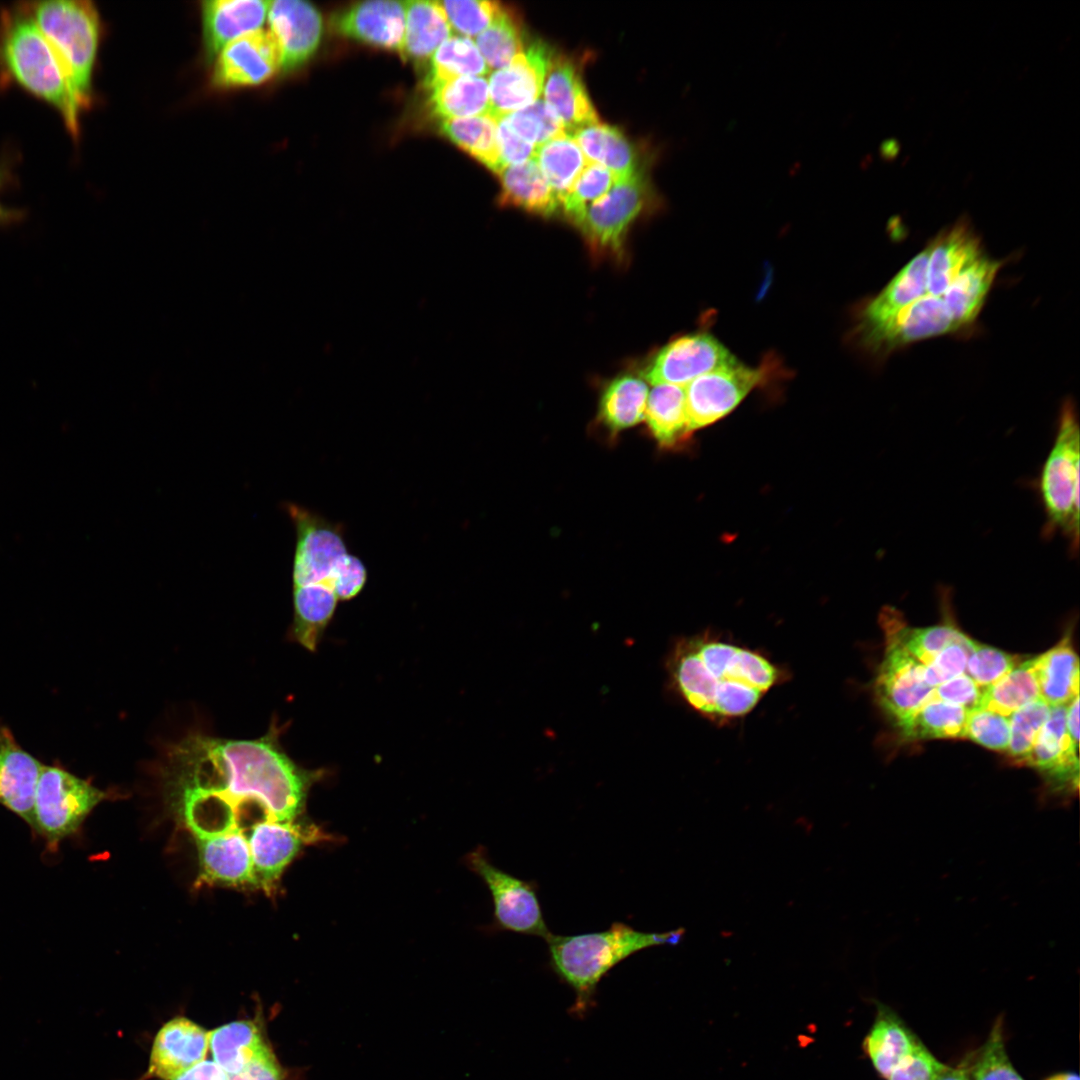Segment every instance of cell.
<instances>
[{
	"mask_svg": "<svg viewBox=\"0 0 1080 1080\" xmlns=\"http://www.w3.org/2000/svg\"><path fill=\"white\" fill-rule=\"evenodd\" d=\"M161 771L166 800L194 838L296 821L324 775L297 765L274 729L257 739L192 733L169 747Z\"/></svg>",
	"mask_w": 1080,
	"mask_h": 1080,
	"instance_id": "6da1fadb",
	"label": "cell"
},
{
	"mask_svg": "<svg viewBox=\"0 0 1080 1080\" xmlns=\"http://www.w3.org/2000/svg\"><path fill=\"white\" fill-rule=\"evenodd\" d=\"M284 510L295 529L292 561V635L314 651L339 602L357 597L368 579L365 563L350 553L345 526L293 502Z\"/></svg>",
	"mask_w": 1080,
	"mask_h": 1080,
	"instance_id": "7a4b0ae2",
	"label": "cell"
},
{
	"mask_svg": "<svg viewBox=\"0 0 1080 1080\" xmlns=\"http://www.w3.org/2000/svg\"><path fill=\"white\" fill-rule=\"evenodd\" d=\"M677 695L706 718L723 721L752 711L784 680V672L757 651L711 633L679 639L666 661Z\"/></svg>",
	"mask_w": 1080,
	"mask_h": 1080,
	"instance_id": "3957f363",
	"label": "cell"
},
{
	"mask_svg": "<svg viewBox=\"0 0 1080 1080\" xmlns=\"http://www.w3.org/2000/svg\"><path fill=\"white\" fill-rule=\"evenodd\" d=\"M12 87L51 107L78 141L83 112L56 52L20 2L0 7V90Z\"/></svg>",
	"mask_w": 1080,
	"mask_h": 1080,
	"instance_id": "277c9868",
	"label": "cell"
},
{
	"mask_svg": "<svg viewBox=\"0 0 1080 1080\" xmlns=\"http://www.w3.org/2000/svg\"><path fill=\"white\" fill-rule=\"evenodd\" d=\"M685 932L684 928L644 932L614 922L604 931L569 936L551 934L545 941L552 970L574 990L575 1009L584 1011L598 983L614 966L641 950L677 945Z\"/></svg>",
	"mask_w": 1080,
	"mask_h": 1080,
	"instance_id": "5b68a950",
	"label": "cell"
},
{
	"mask_svg": "<svg viewBox=\"0 0 1080 1080\" xmlns=\"http://www.w3.org/2000/svg\"><path fill=\"white\" fill-rule=\"evenodd\" d=\"M60 59L82 112L94 102V72L102 24L87 0L20 1Z\"/></svg>",
	"mask_w": 1080,
	"mask_h": 1080,
	"instance_id": "8992f818",
	"label": "cell"
},
{
	"mask_svg": "<svg viewBox=\"0 0 1080 1080\" xmlns=\"http://www.w3.org/2000/svg\"><path fill=\"white\" fill-rule=\"evenodd\" d=\"M1079 462L1080 432L1071 400L1060 410L1052 447L1042 465L1037 488L1045 513L1042 535L1061 534L1072 555L1079 548Z\"/></svg>",
	"mask_w": 1080,
	"mask_h": 1080,
	"instance_id": "52a82bcc",
	"label": "cell"
},
{
	"mask_svg": "<svg viewBox=\"0 0 1080 1080\" xmlns=\"http://www.w3.org/2000/svg\"><path fill=\"white\" fill-rule=\"evenodd\" d=\"M107 798L106 791L75 775L57 760L44 764L37 784L31 829L44 839L49 850L56 851Z\"/></svg>",
	"mask_w": 1080,
	"mask_h": 1080,
	"instance_id": "ba28073f",
	"label": "cell"
},
{
	"mask_svg": "<svg viewBox=\"0 0 1080 1080\" xmlns=\"http://www.w3.org/2000/svg\"><path fill=\"white\" fill-rule=\"evenodd\" d=\"M654 199L646 171L640 167L589 205L576 227L594 254L623 260L632 224Z\"/></svg>",
	"mask_w": 1080,
	"mask_h": 1080,
	"instance_id": "9c48e42d",
	"label": "cell"
},
{
	"mask_svg": "<svg viewBox=\"0 0 1080 1080\" xmlns=\"http://www.w3.org/2000/svg\"><path fill=\"white\" fill-rule=\"evenodd\" d=\"M466 862L491 893L497 929L547 940L552 933L545 922L534 881H525L499 869L483 847L470 852Z\"/></svg>",
	"mask_w": 1080,
	"mask_h": 1080,
	"instance_id": "30bf717a",
	"label": "cell"
},
{
	"mask_svg": "<svg viewBox=\"0 0 1080 1080\" xmlns=\"http://www.w3.org/2000/svg\"><path fill=\"white\" fill-rule=\"evenodd\" d=\"M252 857L255 889L268 895L299 852L307 845L327 841L329 835L313 823L261 819L245 830Z\"/></svg>",
	"mask_w": 1080,
	"mask_h": 1080,
	"instance_id": "8fae6325",
	"label": "cell"
},
{
	"mask_svg": "<svg viewBox=\"0 0 1080 1080\" xmlns=\"http://www.w3.org/2000/svg\"><path fill=\"white\" fill-rule=\"evenodd\" d=\"M874 684V697L895 726L934 697V688L924 680V665L911 656L891 635Z\"/></svg>",
	"mask_w": 1080,
	"mask_h": 1080,
	"instance_id": "7c38bea8",
	"label": "cell"
},
{
	"mask_svg": "<svg viewBox=\"0 0 1080 1080\" xmlns=\"http://www.w3.org/2000/svg\"><path fill=\"white\" fill-rule=\"evenodd\" d=\"M766 376L761 368L737 362L691 381L685 386L689 431L713 424L729 414Z\"/></svg>",
	"mask_w": 1080,
	"mask_h": 1080,
	"instance_id": "4fadbf2b",
	"label": "cell"
},
{
	"mask_svg": "<svg viewBox=\"0 0 1080 1080\" xmlns=\"http://www.w3.org/2000/svg\"><path fill=\"white\" fill-rule=\"evenodd\" d=\"M737 362L715 337L696 333L678 337L662 347L647 364L643 375L653 385L685 387L701 375Z\"/></svg>",
	"mask_w": 1080,
	"mask_h": 1080,
	"instance_id": "5bb4252c",
	"label": "cell"
},
{
	"mask_svg": "<svg viewBox=\"0 0 1080 1080\" xmlns=\"http://www.w3.org/2000/svg\"><path fill=\"white\" fill-rule=\"evenodd\" d=\"M214 60L211 83L219 89L257 86L281 70L279 46L261 29L231 41Z\"/></svg>",
	"mask_w": 1080,
	"mask_h": 1080,
	"instance_id": "9a60e30c",
	"label": "cell"
},
{
	"mask_svg": "<svg viewBox=\"0 0 1080 1080\" xmlns=\"http://www.w3.org/2000/svg\"><path fill=\"white\" fill-rule=\"evenodd\" d=\"M941 297L925 295L886 323L858 331L861 343L875 354H889L907 344L958 330Z\"/></svg>",
	"mask_w": 1080,
	"mask_h": 1080,
	"instance_id": "2e32d148",
	"label": "cell"
},
{
	"mask_svg": "<svg viewBox=\"0 0 1080 1080\" xmlns=\"http://www.w3.org/2000/svg\"><path fill=\"white\" fill-rule=\"evenodd\" d=\"M1067 704L1051 705L1050 714L1023 765L1038 769L1051 792L1072 795L1078 791V745L1067 732Z\"/></svg>",
	"mask_w": 1080,
	"mask_h": 1080,
	"instance_id": "e0dca14e",
	"label": "cell"
},
{
	"mask_svg": "<svg viewBox=\"0 0 1080 1080\" xmlns=\"http://www.w3.org/2000/svg\"><path fill=\"white\" fill-rule=\"evenodd\" d=\"M551 52L545 43L535 40L527 46L525 53L491 74L488 81L490 115L498 119L538 100Z\"/></svg>",
	"mask_w": 1080,
	"mask_h": 1080,
	"instance_id": "ac0fdd59",
	"label": "cell"
},
{
	"mask_svg": "<svg viewBox=\"0 0 1080 1080\" xmlns=\"http://www.w3.org/2000/svg\"><path fill=\"white\" fill-rule=\"evenodd\" d=\"M269 32L281 52V70L292 71L316 52L322 36V18L309 2L301 0L269 1Z\"/></svg>",
	"mask_w": 1080,
	"mask_h": 1080,
	"instance_id": "d6986e66",
	"label": "cell"
},
{
	"mask_svg": "<svg viewBox=\"0 0 1080 1080\" xmlns=\"http://www.w3.org/2000/svg\"><path fill=\"white\" fill-rule=\"evenodd\" d=\"M194 839L199 860L198 885L255 888L251 852L242 828Z\"/></svg>",
	"mask_w": 1080,
	"mask_h": 1080,
	"instance_id": "ffe728a7",
	"label": "cell"
},
{
	"mask_svg": "<svg viewBox=\"0 0 1080 1080\" xmlns=\"http://www.w3.org/2000/svg\"><path fill=\"white\" fill-rule=\"evenodd\" d=\"M43 765L20 746L10 728L0 721V805L30 827Z\"/></svg>",
	"mask_w": 1080,
	"mask_h": 1080,
	"instance_id": "44dd1931",
	"label": "cell"
},
{
	"mask_svg": "<svg viewBox=\"0 0 1080 1080\" xmlns=\"http://www.w3.org/2000/svg\"><path fill=\"white\" fill-rule=\"evenodd\" d=\"M332 27L343 36L400 53L405 31L404 2L356 3L337 13Z\"/></svg>",
	"mask_w": 1080,
	"mask_h": 1080,
	"instance_id": "7402d4cb",
	"label": "cell"
},
{
	"mask_svg": "<svg viewBox=\"0 0 1080 1080\" xmlns=\"http://www.w3.org/2000/svg\"><path fill=\"white\" fill-rule=\"evenodd\" d=\"M208 1048L209 1032L188 1018L175 1017L154 1038L148 1075L174 1080L205 1060Z\"/></svg>",
	"mask_w": 1080,
	"mask_h": 1080,
	"instance_id": "603a6c76",
	"label": "cell"
},
{
	"mask_svg": "<svg viewBox=\"0 0 1080 1080\" xmlns=\"http://www.w3.org/2000/svg\"><path fill=\"white\" fill-rule=\"evenodd\" d=\"M544 102L557 115L568 134L599 122L576 63L551 52L543 83Z\"/></svg>",
	"mask_w": 1080,
	"mask_h": 1080,
	"instance_id": "cb8c5ba5",
	"label": "cell"
},
{
	"mask_svg": "<svg viewBox=\"0 0 1080 1080\" xmlns=\"http://www.w3.org/2000/svg\"><path fill=\"white\" fill-rule=\"evenodd\" d=\"M927 246V293L935 297H941L984 254L979 237L965 219L940 231Z\"/></svg>",
	"mask_w": 1080,
	"mask_h": 1080,
	"instance_id": "d4e9b609",
	"label": "cell"
},
{
	"mask_svg": "<svg viewBox=\"0 0 1080 1080\" xmlns=\"http://www.w3.org/2000/svg\"><path fill=\"white\" fill-rule=\"evenodd\" d=\"M269 1L208 0L201 2L202 42L207 62L220 50L245 34L260 30L268 14Z\"/></svg>",
	"mask_w": 1080,
	"mask_h": 1080,
	"instance_id": "484cf974",
	"label": "cell"
},
{
	"mask_svg": "<svg viewBox=\"0 0 1080 1080\" xmlns=\"http://www.w3.org/2000/svg\"><path fill=\"white\" fill-rule=\"evenodd\" d=\"M929 249L926 246L916 254L862 309L858 331L880 326L927 295V262Z\"/></svg>",
	"mask_w": 1080,
	"mask_h": 1080,
	"instance_id": "4316f807",
	"label": "cell"
},
{
	"mask_svg": "<svg viewBox=\"0 0 1080 1080\" xmlns=\"http://www.w3.org/2000/svg\"><path fill=\"white\" fill-rule=\"evenodd\" d=\"M498 176L501 190L497 201L500 206L520 208L542 217H552L560 211L559 201L534 157L504 167Z\"/></svg>",
	"mask_w": 1080,
	"mask_h": 1080,
	"instance_id": "83f0119b",
	"label": "cell"
},
{
	"mask_svg": "<svg viewBox=\"0 0 1080 1080\" xmlns=\"http://www.w3.org/2000/svg\"><path fill=\"white\" fill-rule=\"evenodd\" d=\"M1001 266L1000 260L983 254L942 294L941 299L959 329L974 322Z\"/></svg>",
	"mask_w": 1080,
	"mask_h": 1080,
	"instance_id": "f1b7e54d",
	"label": "cell"
},
{
	"mask_svg": "<svg viewBox=\"0 0 1080 1080\" xmlns=\"http://www.w3.org/2000/svg\"><path fill=\"white\" fill-rule=\"evenodd\" d=\"M405 31L401 56L424 61L452 36V28L438 1H405Z\"/></svg>",
	"mask_w": 1080,
	"mask_h": 1080,
	"instance_id": "f546056e",
	"label": "cell"
},
{
	"mask_svg": "<svg viewBox=\"0 0 1080 1080\" xmlns=\"http://www.w3.org/2000/svg\"><path fill=\"white\" fill-rule=\"evenodd\" d=\"M588 162L599 163L617 179L627 177L640 168L637 152L615 126L600 122L583 126L571 134Z\"/></svg>",
	"mask_w": 1080,
	"mask_h": 1080,
	"instance_id": "4dcf8cb0",
	"label": "cell"
},
{
	"mask_svg": "<svg viewBox=\"0 0 1080 1080\" xmlns=\"http://www.w3.org/2000/svg\"><path fill=\"white\" fill-rule=\"evenodd\" d=\"M921 1041L888 1007L878 1004L877 1017L864 1048L877 1072L885 1079Z\"/></svg>",
	"mask_w": 1080,
	"mask_h": 1080,
	"instance_id": "1f68e13d",
	"label": "cell"
},
{
	"mask_svg": "<svg viewBox=\"0 0 1080 1080\" xmlns=\"http://www.w3.org/2000/svg\"><path fill=\"white\" fill-rule=\"evenodd\" d=\"M430 110L442 121L490 114L488 81L483 76H464L429 89Z\"/></svg>",
	"mask_w": 1080,
	"mask_h": 1080,
	"instance_id": "d6a6232c",
	"label": "cell"
},
{
	"mask_svg": "<svg viewBox=\"0 0 1080 1080\" xmlns=\"http://www.w3.org/2000/svg\"><path fill=\"white\" fill-rule=\"evenodd\" d=\"M1040 697L1050 705L1069 703L1079 695V661L1068 636L1035 657Z\"/></svg>",
	"mask_w": 1080,
	"mask_h": 1080,
	"instance_id": "836d02e7",
	"label": "cell"
},
{
	"mask_svg": "<svg viewBox=\"0 0 1080 1080\" xmlns=\"http://www.w3.org/2000/svg\"><path fill=\"white\" fill-rule=\"evenodd\" d=\"M648 394L641 377L625 374L613 379L600 398L601 424L613 434L638 424L645 417Z\"/></svg>",
	"mask_w": 1080,
	"mask_h": 1080,
	"instance_id": "e575fe53",
	"label": "cell"
},
{
	"mask_svg": "<svg viewBox=\"0 0 1080 1080\" xmlns=\"http://www.w3.org/2000/svg\"><path fill=\"white\" fill-rule=\"evenodd\" d=\"M880 623L885 634L893 636L911 656L924 666L931 663L947 645L965 635L952 623L921 628L908 627L903 615L891 606L882 608Z\"/></svg>",
	"mask_w": 1080,
	"mask_h": 1080,
	"instance_id": "d590c367",
	"label": "cell"
},
{
	"mask_svg": "<svg viewBox=\"0 0 1080 1080\" xmlns=\"http://www.w3.org/2000/svg\"><path fill=\"white\" fill-rule=\"evenodd\" d=\"M645 417L648 428L663 447H671L688 433L685 387L658 384L648 394Z\"/></svg>",
	"mask_w": 1080,
	"mask_h": 1080,
	"instance_id": "8d00e7d4",
	"label": "cell"
},
{
	"mask_svg": "<svg viewBox=\"0 0 1080 1080\" xmlns=\"http://www.w3.org/2000/svg\"><path fill=\"white\" fill-rule=\"evenodd\" d=\"M214 1061L228 1074L243 1069L269 1048L258 1026L251 1021H235L209 1032Z\"/></svg>",
	"mask_w": 1080,
	"mask_h": 1080,
	"instance_id": "74e56055",
	"label": "cell"
},
{
	"mask_svg": "<svg viewBox=\"0 0 1080 1080\" xmlns=\"http://www.w3.org/2000/svg\"><path fill=\"white\" fill-rule=\"evenodd\" d=\"M441 133L485 167L502 170L497 120L490 114L442 121Z\"/></svg>",
	"mask_w": 1080,
	"mask_h": 1080,
	"instance_id": "f35d334b",
	"label": "cell"
},
{
	"mask_svg": "<svg viewBox=\"0 0 1080 1080\" xmlns=\"http://www.w3.org/2000/svg\"><path fill=\"white\" fill-rule=\"evenodd\" d=\"M534 159L559 204L588 162L576 141L568 133L537 146Z\"/></svg>",
	"mask_w": 1080,
	"mask_h": 1080,
	"instance_id": "ab89813d",
	"label": "cell"
},
{
	"mask_svg": "<svg viewBox=\"0 0 1080 1080\" xmlns=\"http://www.w3.org/2000/svg\"><path fill=\"white\" fill-rule=\"evenodd\" d=\"M968 711L934 696L896 727L907 740L964 738Z\"/></svg>",
	"mask_w": 1080,
	"mask_h": 1080,
	"instance_id": "60d3db41",
	"label": "cell"
},
{
	"mask_svg": "<svg viewBox=\"0 0 1080 1080\" xmlns=\"http://www.w3.org/2000/svg\"><path fill=\"white\" fill-rule=\"evenodd\" d=\"M489 70L471 38L451 36L431 56L424 83L426 89H429L458 77L484 76Z\"/></svg>",
	"mask_w": 1080,
	"mask_h": 1080,
	"instance_id": "b9f144b4",
	"label": "cell"
},
{
	"mask_svg": "<svg viewBox=\"0 0 1080 1080\" xmlns=\"http://www.w3.org/2000/svg\"><path fill=\"white\" fill-rule=\"evenodd\" d=\"M1040 697L1035 658L1019 663L1006 676L984 689L978 708L1009 717Z\"/></svg>",
	"mask_w": 1080,
	"mask_h": 1080,
	"instance_id": "7bdbcfd3",
	"label": "cell"
},
{
	"mask_svg": "<svg viewBox=\"0 0 1080 1080\" xmlns=\"http://www.w3.org/2000/svg\"><path fill=\"white\" fill-rule=\"evenodd\" d=\"M524 41L519 14L502 5L491 24L476 36L475 44L488 67L498 70L523 53Z\"/></svg>",
	"mask_w": 1080,
	"mask_h": 1080,
	"instance_id": "ee69618b",
	"label": "cell"
},
{
	"mask_svg": "<svg viewBox=\"0 0 1080 1080\" xmlns=\"http://www.w3.org/2000/svg\"><path fill=\"white\" fill-rule=\"evenodd\" d=\"M617 180L605 166L587 162L570 191L560 201L563 216L576 226L586 208L606 195Z\"/></svg>",
	"mask_w": 1080,
	"mask_h": 1080,
	"instance_id": "f6af8a7d",
	"label": "cell"
},
{
	"mask_svg": "<svg viewBox=\"0 0 1080 1080\" xmlns=\"http://www.w3.org/2000/svg\"><path fill=\"white\" fill-rule=\"evenodd\" d=\"M962 1067L969 1080H1024L1007 1055L1000 1018L985 1043Z\"/></svg>",
	"mask_w": 1080,
	"mask_h": 1080,
	"instance_id": "bcb514c9",
	"label": "cell"
},
{
	"mask_svg": "<svg viewBox=\"0 0 1080 1080\" xmlns=\"http://www.w3.org/2000/svg\"><path fill=\"white\" fill-rule=\"evenodd\" d=\"M1051 705L1043 698L1026 704L1009 716V757L1016 764L1024 763L1042 726L1050 714Z\"/></svg>",
	"mask_w": 1080,
	"mask_h": 1080,
	"instance_id": "7dc6e473",
	"label": "cell"
},
{
	"mask_svg": "<svg viewBox=\"0 0 1080 1080\" xmlns=\"http://www.w3.org/2000/svg\"><path fill=\"white\" fill-rule=\"evenodd\" d=\"M504 117L516 134L536 147L567 133L561 120L541 99Z\"/></svg>",
	"mask_w": 1080,
	"mask_h": 1080,
	"instance_id": "c3c4849f",
	"label": "cell"
},
{
	"mask_svg": "<svg viewBox=\"0 0 1080 1080\" xmlns=\"http://www.w3.org/2000/svg\"><path fill=\"white\" fill-rule=\"evenodd\" d=\"M452 28L465 37L479 35L494 20L502 4L495 1H438Z\"/></svg>",
	"mask_w": 1080,
	"mask_h": 1080,
	"instance_id": "681fc988",
	"label": "cell"
},
{
	"mask_svg": "<svg viewBox=\"0 0 1080 1080\" xmlns=\"http://www.w3.org/2000/svg\"><path fill=\"white\" fill-rule=\"evenodd\" d=\"M1018 664L1017 657L976 642L969 655L965 674L985 689L1006 676Z\"/></svg>",
	"mask_w": 1080,
	"mask_h": 1080,
	"instance_id": "f907efd6",
	"label": "cell"
},
{
	"mask_svg": "<svg viewBox=\"0 0 1080 1080\" xmlns=\"http://www.w3.org/2000/svg\"><path fill=\"white\" fill-rule=\"evenodd\" d=\"M964 738L991 750L1007 751L1010 741L1009 717L987 709L969 710Z\"/></svg>",
	"mask_w": 1080,
	"mask_h": 1080,
	"instance_id": "816d5d0a",
	"label": "cell"
},
{
	"mask_svg": "<svg viewBox=\"0 0 1080 1080\" xmlns=\"http://www.w3.org/2000/svg\"><path fill=\"white\" fill-rule=\"evenodd\" d=\"M976 641L964 635L950 643L924 666V680L932 688L965 673L969 655Z\"/></svg>",
	"mask_w": 1080,
	"mask_h": 1080,
	"instance_id": "f5cc1de1",
	"label": "cell"
},
{
	"mask_svg": "<svg viewBox=\"0 0 1080 1080\" xmlns=\"http://www.w3.org/2000/svg\"><path fill=\"white\" fill-rule=\"evenodd\" d=\"M945 1064L920 1043L890 1073L887 1080H935Z\"/></svg>",
	"mask_w": 1080,
	"mask_h": 1080,
	"instance_id": "db71d44e",
	"label": "cell"
},
{
	"mask_svg": "<svg viewBox=\"0 0 1080 1080\" xmlns=\"http://www.w3.org/2000/svg\"><path fill=\"white\" fill-rule=\"evenodd\" d=\"M983 691L984 688L978 686L967 674L963 673L934 688V696L967 710H973L979 707Z\"/></svg>",
	"mask_w": 1080,
	"mask_h": 1080,
	"instance_id": "11a10c76",
	"label": "cell"
},
{
	"mask_svg": "<svg viewBox=\"0 0 1080 1080\" xmlns=\"http://www.w3.org/2000/svg\"><path fill=\"white\" fill-rule=\"evenodd\" d=\"M496 120L502 167L521 164L532 159L536 146L516 134L504 116Z\"/></svg>",
	"mask_w": 1080,
	"mask_h": 1080,
	"instance_id": "9f6ffc18",
	"label": "cell"
},
{
	"mask_svg": "<svg viewBox=\"0 0 1080 1080\" xmlns=\"http://www.w3.org/2000/svg\"><path fill=\"white\" fill-rule=\"evenodd\" d=\"M227 1080H284V1072L270 1048H267L243 1069L228 1074Z\"/></svg>",
	"mask_w": 1080,
	"mask_h": 1080,
	"instance_id": "6f0895ef",
	"label": "cell"
},
{
	"mask_svg": "<svg viewBox=\"0 0 1080 1080\" xmlns=\"http://www.w3.org/2000/svg\"><path fill=\"white\" fill-rule=\"evenodd\" d=\"M228 1073L215 1061L203 1060L174 1080H227Z\"/></svg>",
	"mask_w": 1080,
	"mask_h": 1080,
	"instance_id": "680465c9",
	"label": "cell"
},
{
	"mask_svg": "<svg viewBox=\"0 0 1080 1080\" xmlns=\"http://www.w3.org/2000/svg\"><path fill=\"white\" fill-rule=\"evenodd\" d=\"M14 167V158L9 155L0 158V193L14 188L18 184Z\"/></svg>",
	"mask_w": 1080,
	"mask_h": 1080,
	"instance_id": "91938a15",
	"label": "cell"
},
{
	"mask_svg": "<svg viewBox=\"0 0 1080 1080\" xmlns=\"http://www.w3.org/2000/svg\"><path fill=\"white\" fill-rule=\"evenodd\" d=\"M25 216V210L6 206L0 201V227H8L17 224L21 222Z\"/></svg>",
	"mask_w": 1080,
	"mask_h": 1080,
	"instance_id": "94428289",
	"label": "cell"
},
{
	"mask_svg": "<svg viewBox=\"0 0 1080 1080\" xmlns=\"http://www.w3.org/2000/svg\"><path fill=\"white\" fill-rule=\"evenodd\" d=\"M935 1080H969L966 1071L961 1067H945L940 1071Z\"/></svg>",
	"mask_w": 1080,
	"mask_h": 1080,
	"instance_id": "6125c7cd",
	"label": "cell"
},
{
	"mask_svg": "<svg viewBox=\"0 0 1080 1080\" xmlns=\"http://www.w3.org/2000/svg\"><path fill=\"white\" fill-rule=\"evenodd\" d=\"M1045 1080H1080L1078 1074L1073 1072L1058 1073Z\"/></svg>",
	"mask_w": 1080,
	"mask_h": 1080,
	"instance_id": "be15d7a7",
	"label": "cell"
}]
</instances>
